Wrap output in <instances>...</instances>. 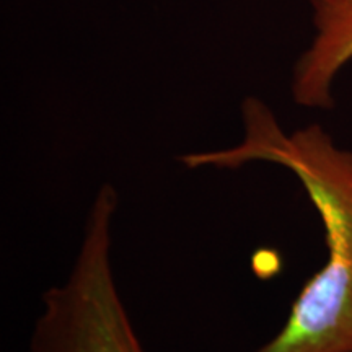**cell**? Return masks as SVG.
Segmentation results:
<instances>
[{
	"mask_svg": "<svg viewBox=\"0 0 352 352\" xmlns=\"http://www.w3.org/2000/svg\"><path fill=\"white\" fill-rule=\"evenodd\" d=\"M245 135L228 148L179 157L188 168L264 162L292 171L324 228L327 263L294 300L284 327L253 352H352V152L318 124L287 134L266 104L241 107Z\"/></svg>",
	"mask_w": 352,
	"mask_h": 352,
	"instance_id": "1",
	"label": "cell"
},
{
	"mask_svg": "<svg viewBox=\"0 0 352 352\" xmlns=\"http://www.w3.org/2000/svg\"><path fill=\"white\" fill-rule=\"evenodd\" d=\"M118 204L116 188L101 184L69 274L43 294L26 352H145L114 276Z\"/></svg>",
	"mask_w": 352,
	"mask_h": 352,
	"instance_id": "2",
	"label": "cell"
},
{
	"mask_svg": "<svg viewBox=\"0 0 352 352\" xmlns=\"http://www.w3.org/2000/svg\"><path fill=\"white\" fill-rule=\"evenodd\" d=\"M316 34L294 67L292 96L300 107L333 108V83L352 60V0H311Z\"/></svg>",
	"mask_w": 352,
	"mask_h": 352,
	"instance_id": "3",
	"label": "cell"
}]
</instances>
